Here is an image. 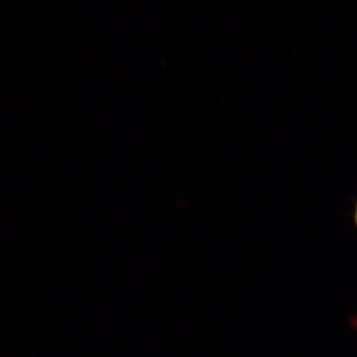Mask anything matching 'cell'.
Segmentation results:
<instances>
[{
  "instance_id": "1",
  "label": "cell",
  "mask_w": 357,
  "mask_h": 357,
  "mask_svg": "<svg viewBox=\"0 0 357 357\" xmlns=\"http://www.w3.org/2000/svg\"><path fill=\"white\" fill-rule=\"evenodd\" d=\"M354 222H355V227L357 228V200L354 206Z\"/></svg>"
}]
</instances>
